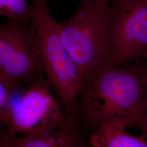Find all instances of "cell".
I'll list each match as a JSON object with an SVG mask.
<instances>
[{
	"mask_svg": "<svg viewBox=\"0 0 147 147\" xmlns=\"http://www.w3.org/2000/svg\"><path fill=\"white\" fill-rule=\"evenodd\" d=\"M111 15L109 3L81 0L72 16L58 21L63 45L84 79L108 63Z\"/></svg>",
	"mask_w": 147,
	"mask_h": 147,
	"instance_id": "obj_3",
	"label": "cell"
},
{
	"mask_svg": "<svg viewBox=\"0 0 147 147\" xmlns=\"http://www.w3.org/2000/svg\"><path fill=\"white\" fill-rule=\"evenodd\" d=\"M52 90L44 74L28 84L26 90L11 106L3 124L6 132L17 136L76 127Z\"/></svg>",
	"mask_w": 147,
	"mask_h": 147,
	"instance_id": "obj_4",
	"label": "cell"
},
{
	"mask_svg": "<svg viewBox=\"0 0 147 147\" xmlns=\"http://www.w3.org/2000/svg\"><path fill=\"white\" fill-rule=\"evenodd\" d=\"M76 147H93V146L89 143V142L88 141V143L84 142L82 139L79 142V144Z\"/></svg>",
	"mask_w": 147,
	"mask_h": 147,
	"instance_id": "obj_12",
	"label": "cell"
},
{
	"mask_svg": "<svg viewBox=\"0 0 147 147\" xmlns=\"http://www.w3.org/2000/svg\"><path fill=\"white\" fill-rule=\"evenodd\" d=\"M143 57H146V58H147V52L146 53L144 54V55L143 56Z\"/></svg>",
	"mask_w": 147,
	"mask_h": 147,
	"instance_id": "obj_14",
	"label": "cell"
},
{
	"mask_svg": "<svg viewBox=\"0 0 147 147\" xmlns=\"http://www.w3.org/2000/svg\"><path fill=\"white\" fill-rule=\"evenodd\" d=\"M47 1L31 0V21L37 30L44 75L69 120L76 125L84 76L63 45L58 21L51 16Z\"/></svg>",
	"mask_w": 147,
	"mask_h": 147,
	"instance_id": "obj_2",
	"label": "cell"
},
{
	"mask_svg": "<svg viewBox=\"0 0 147 147\" xmlns=\"http://www.w3.org/2000/svg\"><path fill=\"white\" fill-rule=\"evenodd\" d=\"M112 7L108 63L122 64L147 51V0H124Z\"/></svg>",
	"mask_w": 147,
	"mask_h": 147,
	"instance_id": "obj_6",
	"label": "cell"
},
{
	"mask_svg": "<svg viewBox=\"0 0 147 147\" xmlns=\"http://www.w3.org/2000/svg\"></svg>",
	"mask_w": 147,
	"mask_h": 147,
	"instance_id": "obj_15",
	"label": "cell"
},
{
	"mask_svg": "<svg viewBox=\"0 0 147 147\" xmlns=\"http://www.w3.org/2000/svg\"><path fill=\"white\" fill-rule=\"evenodd\" d=\"M0 73L18 86L44 74L39 39L32 22L0 24Z\"/></svg>",
	"mask_w": 147,
	"mask_h": 147,
	"instance_id": "obj_5",
	"label": "cell"
},
{
	"mask_svg": "<svg viewBox=\"0 0 147 147\" xmlns=\"http://www.w3.org/2000/svg\"><path fill=\"white\" fill-rule=\"evenodd\" d=\"M127 127L121 119L105 121L90 134L88 142L93 147H147L145 135H132L126 132Z\"/></svg>",
	"mask_w": 147,
	"mask_h": 147,
	"instance_id": "obj_8",
	"label": "cell"
},
{
	"mask_svg": "<svg viewBox=\"0 0 147 147\" xmlns=\"http://www.w3.org/2000/svg\"><path fill=\"white\" fill-rule=\"evenodd\" d=\"M105 2H106L107 3L109 4H111V3H116V2H120V1H123L124 0H101Z\"/></svg>",
	"mask_w": 147,
	"mask_h": 147,
	"instance_id": "obj_13",
	"label": "cell"
},
{
	"mask_svg": "<svg viewBox=\"0 0 147 147\" xmlns=\"http://www.w3.org/2000/svg\"><path fill=\"white\" fill-rule=\"evenodd\" d=\"M141 58L128 67L107 63L84 79L78 101L79 130L90 134L105 121L119 118L144 134L147 58Z\"/></svg>",
	"mask_w": 147,
	"mask_h": 147,
	"instance_id": "obj_1",
	"label": "cell"
},
{
	"mask_svg": "<svg viewBox=\"0 0 147 147\" xmlns=\"http://www.w3.org/2000/svg\"><path fill=\"white\" fill-rule=\"evenodd\" d=\"M0 16L30 22L31 5L28 0H0Z\"/></svg>",
	"mask_w": 147,
	"mask_h": 147,
	"instance_id": "obj_9",
	"label": "cell"
},
{
	"mask_svg": "<svg viewBox=\"0 0 147 147\" xmlns=\"http://www.w3.org/2000/svg\"><path fill=\"white\" fill-rule=\"evenodd\" d=\"M143 115H144L145 125H146V130H145L144 135H145L147 137V82L146 93H145L144 100H143Z\"/></svg>",
	"mask_w": 147,
	"mask_h": 147,
	"instance_id": "obj_11",
	"label": "cell"
},
{
	"mask_svg": "<svg viewBox=\"0 0 147 147\" xmlns=\"http://www.w3.org/2000/svg\"><path fill=\"white\" fill-rule=\"evenodd\" d=\"M75 127L13 136L0 134L1 147H76L81 140Z\"/></svg>",
	"mask_w": 147,
	"mask_h": 147,
	"instance_id": "obj_7",
	"label": "cell"
},
{
	"mask_svg": "<svg viewBox=\"0 0 147 147\" xmlns=\"http://www.w3.org/2000/svg\"><path fill=\"white\" fill-rule=\"evenodd\" d=\"M18 87L0 73V124L2 125L11 109V97Z\"/></svg>",
	"mask_w": 147,
	"mask_h": 147,
	"instance_id": "obj_10",
	"label": "cell"
}]
</instances>
